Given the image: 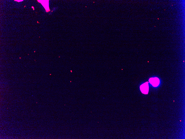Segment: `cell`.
I'll return each mask as SVG.
<instances>
[{"label": "cell", "instance_id": "obj_1", "mask_svg": "<svg viewBox=\"0 0 185 139\" xmlns=\"http://www.w3.org/2000/svg\"><path fill=\"white\" fill-rule=\"evenodd\" d=\"M148 83L146 82L145 83L141 85L140 89L141 91L143 94H147L148 92L149 87H148Z\"/></svg>", "mask_w": 185, "mask_h": 139}, {"label": "cell", "instance_id": "obj_2", "mask_svg": "<svg viewBox=\"0 0 185 139\" xmlns=\"http://www.w3.org/2000/svg\"><path fill=\"white\" fill-rule=\"evenodd\" d=\"M149 81L150 83L154 87H157L159 84V80L157 77L150 78Z\"/></svg>", "mask_w": 185, "mask_h": 139}]
</instances>
